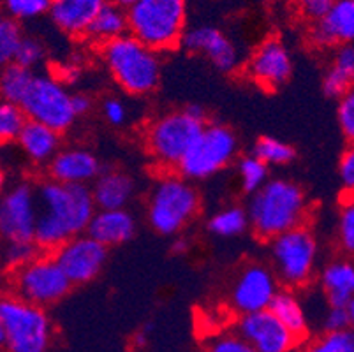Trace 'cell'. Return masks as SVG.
<instances>
[{"mask_svg": "<svg viewBox=\"0 0 354 352\" xmlns=\"http://www.w3.org/2000/svg\"><path fill=\"white\" fill-rule=\"evenodd\" d=\"M37 222L34 243L53 252L67 240L85 234L95 213L94 198L86 185H66L46 180L37 189Z\"/></svg>", "mask_w": 354, "mask_h": 352, "instance_id": "cell-1", "label": "cell"}, {"mask_svg": "<svg viewBox=\"0 0 354 352\" xmlns=\"http://www.w3.org/2000/svg\"><path fill=\"white\" fill-rule=\"evenodd\" d=\"M308 203L304 189L286 178L268 180L250 196L249 228L261 240L272 241L307 221Z\"/></svg>", "mask_w": 354, "mask_h": 352, "instance_id": "cell-2", "label": "cell"}, {"mask_svg": "<svg viewBox=\"0 0 354 352\" xmlns=\"http://www.w3.org/2000/svg\"><path fill=\"white\" fill-rule=\"evenodd\" d=\"M101 53L113 82L125 93L145 97L156 92L160 83L159 53L129 34L102 44Z\"/></svg>", "mask_w": 354, "mask_h": 352, "instance_id": "cell-3", "label": "cell"}, {"mask_svg": "<svg viewBox=\"0 0 354 352\" xmlns=\"http://www.w3.org/2000/svg\"><path fill=\"white\" fill-rule=\"evenodd\" d=\"M127 34L152 51L180 46L187 24L185 0H138L125 9Z\"/></svg>", "mask_w": 354, "mask_h": 352, "instance_id": "cell-4", "label": "cell"}, {"mask_svg": "<svg viewBox=\"0 0 354 352\" xmlns=\"http://www.w3.org/2000/svg\"><path fill=\"white\" fill-rule=\"evenodd\" d=\"M205 125L207 111L198 104L160 115L145 132L148 155L162 169L169 173L176 171L182 157Z\"/></svg>", "mask_w": 354, "mask_h": 352, "instance_id": "cell-5", "label": "cell"}, {"mask_svg": "<svg viewBox=\"0 0 354 352\" xmlns=\"http://www.w3.org/2000/svg\"><path fill=\"white\" fill-rule=\"evenodd\" d=\"M201 208V198L192 182L178 173L160 176L148 198L147 217L156 232L175 237L191 224Z\"/></svg>", "mask_w": 354, "mask_h": 352, "instance_id": "cell-6", "label": "cell"}, {"mask_svg": "<svg viewBox=\"0 0 354 352\" xmlns=\"http://www.w3.org/2000/svg\"><path fill=\"white\" fill-rule=\"evenodd\" d=\"M0 324L4 328L6 352H48L53 324L46 310L18 296L0 298Z\"/></svg>", "mask_w": 354, "mask_h": 352, "instance_id": "cell-7", "label": "cell"}, {"mask_svg": "<svg viewBox=\"0 0 354 352\" xmlns=\"http://www.w3.org/2000/svg\"><path fill=\"white\" fill-rule=\"evenodd\" d=\"M238 154V140L230 127L207 124L180 160L176 173L185 180H207L226 169Z\"/></svg>", "mask_w": 354, "mask_h": 352, "instance_id": "cell-8", "label": "cell"}, {"mask_svg": "<svg viewBox=\"0 0 354 352\" xmlns=\"http://www.w3.org/2000/svg\"><path fill=\"white\" fill-rule=\"evenodd\" d=\"M272 243V257L275 264L277 280L288 289L305 287L314 277L315 263L319 256V245L314 232L305 225L284 232Z\"/></svg>", "mask_w": 354, "mask_h": 352, "instance_id": "cell-9", "label": "cell"}, {"mask_svg": "<svg viewBox=\"0 0 354 352\" xmlns=\"http://www.w3.org/2000/svg\"><path fill=\"white\" fill-rule=\"evenodd\" d=\"M71 97L73 93L53 74H34L30 89L18 106L27 120L46 125L62 134L76 122Z\"/></svg>", "mask_w": 354, "mask_h": 352, "instance_id": "cell-10", "label": "cell"}, {"mask_svg": "<svg viewBox=\"0 0 354 352\" xmlns=\"http://www.w3.org/2000/svg\"><path fill=\"white\" fill-rule=\"evenodd\" d=\"M71 287L51 254H37L34 259L15 270L16 296L41 308L66 298Z\"/></svg>", "mask_w": 354, "mask_h": 352, "instance_id": "cell-11", "label": "cell"}, {"mask_svg": "<svg viewBox=\"0 0 354 352\" xmlns=\"http://www.w3.org/2000/svg\"><path fill=\"white\" fill-rule=\"evenodd\" d=\"M37 222V194L30 183H18L0 198V238L11 241H34Z\"/></svg>", "mask_w": 354, "mask_h": 352, "instance_id": "cell-12", "label": "cell"}, {"mask_svg": "<svg viewBox=\"0 0 354 352\" xmlns=\"http://www.w3.org/2000/svg\"><path fill=\"white\" fill-rule=\"evenodd\" d=\"M51 256L71 286H83L97 279L108 259V248L92 240L88 234H80L60 245L51 252Z\"/></svg>", "mask_w": 354, "mask_h": 352, "instance_id": "cell-13", "label": "cell"}, {"mask_svg": "<svg viewBox=\"0 0 354 352\" xmlns=\"http://www.w3.org/2000/svg\"><path fill=\"white\" fill-rule=\"evenodd\" d=\"M279 293V280L270 268L249 264L243 268L231 289V306L240 315H249L268 310Z\"/></svg>", "mask_w": 354, "mask_h": 352, "instance_id": "cell-14", "label": "cell"}, {"mask_svg": "<svg viewBox=\"0 0 354 352\" xmlns=\"http://www.w3.org/2000/svg\"><path fill=\"white\" fill-rule=\"evenodd\" d=\"M249 77L261 89L279 90L292 74V58L279 39H266L261 43L247 66Z\"/></svg>", "mask_w": 354, "mask_h": 352, "instance_id": "cell-15", "label": "cell"}, {"mask_svg": "<svg viewBox=\"0 0 354 352\" xmlns=\"http://www.w3.org/2000/svg\"><path fill=\"white\" fill-rule=\"evenodd\" d=\"M238 335L256 352H291L300 344L270 310L241 315Z\"/></svg>", "mask_w": 354, "mask_h": 352, "instance_id": "cell-16", "label": "cell"}, {"mask_svg": "<svg viewBox=\"0 0 354 352\" xmlns=\"http://www.w3.org/2000/svg\"><path fill=\"white\" fill-rule=\"evenodd\" d=\"M180 44L191 53L207 57L221 73H233L240 66V51L236 44L215 27H194L185 30Z\"/></svg>", "mask_w": 354, "mask_h": 352, "instance_id": "cell-17", "label": "cell"}, {"mask_svg": "<svg viewBox=\"0 0 354 352\" xmlns=\"http://www.w3.org/2000/svg\"><path fill=\"white\" fill-rule=\"evenodd\" d=\"M99 159L85 148H60L48 163L50 180L66 185H86L101 174Z\"/></svg>", "mask_w": 354, "mask_h": 352, "instance_id": "cell-18", "label": "cell"}, {"mask_svg": "<svg viewBox=\"0 0 354 352\" xmlns=\"http://www.w3.org/2000/svg\"><path fill=\"white\" fill-rule=\"evenodd\" d=\"M310 39L319 48H333L353 43L354 0H337L330 11L315 21Z\"/></svg>", "mask_w": 354, "mask_h": 352, "instance_id": "cell-19", "label": "cell"}, {"mask_svg": "<svg viewBox=\"0 0 354 352\" xmlns=\"http://www.w3.org/2000/svg\"><path fill=\"white\" fill-rule=\"evenodd\" d=\"M136 232V219L127 210H95L85 234L102 247H118L127 243Z\"/></svg>", "mask_w": 354, "mask_h": 352, "instance_id": "cell-20", "label": "cell"}, {"mask_svg": "<svg viewBox=\"0 0 354 352\" xmlns=\"http://www.w3.org/2000/svg\"><path fill=\"white\" fill-rule=\"evenodd\" d=\"M108 0H51L48 15L55 27L71 37H83L99 11Z\"/></svg>", "mask_w": 354, "mask_h": 352, "instance_id": "cell-21", "label": "cell"}, {"mask_svg": "<svg viewBox=\"0 0 354 352\" xmlns=\"http://www.w3.org/2000/svg\"><path fill=\"white\" fill-rule=\"evenodd\" d=\"M136 183L122 171H101L90 189L94 205L97 210H124L133 199Z\"/></svg>", "mask_w": 354, "mask_h": 352, "instance_id": "cell-22", "label": "cell"}, {"mask_svg": "<svg viewBox=\"0 0 354 352\" xmlns=\"http://www.w3.org/2000/svg\"><path fill=\"white\" fill-rule=\"evenodd\" d=\"M16 143L32 164L43 166L50 163L60 150V134L46 125L27 120Z\"/></svg>", "mask_w": 354, "mask_h": 352, "instance_id": "cell-23", "label": "cell"}, {"mask_svg": "<svg viewBox=\"0 0 354 352\" xmlns=\"http://www.w3.org/2000/svg\"><path fill=\"white\" fill-rule=\"evenodd\" d=\"M321 287L330 306H349L354 303V264L349 259L331 261L319 275Z\"/></svg>", "mask_w": 354, "mask_h": 352, "instance_id": "cell-24", "label": "cell"}, {"mask_svg": "<svg viewBox=\"0 0 354 352\" xmlns=\"http://www.w3.org/2000/svg\"><path fill=\"white\" fill-rule=\"evenodd\" d=\"M268 310L279 319V322L288 329L289 333H291L296 340L301 342L307 337L308 319L307 314H305L300 298L295 295V290L279 289L275 298L270 303Z\"/></svg>", "mask_w": 354, "mask_h": 352, "instance_id": "cell-25", "label": "cell"}, {"mask_svg": "<svg viewBox=\"0 0 354 352\" xmlns=\"http://www.w3.org/2000/svg\"><path fill=\"white\" fill-rule=\"evenodd\" d=\"M354 82V48L353 44L339 46L330 69L323 77V92L331 99H340L353 90Z\"/></svg>", "mask_w": 354, "mask_h": 352, "instance_id": "cell-26", "label": "cell"}, {"mask_svg": "<svg viewBox=\"0 0 354 352\" xmlns=\"http://www.w3.org/2000/svg\"><path fill=\"white\" fill-rule=\"evenodd\" d=\"M127 34V16H125V9L120 6L113 4V2H106L104 8L95 15L92 19V24L86 28L83 37H88L92 43L102 44L113 41V39L120 37V35Z\"/></svg>", "mask_w": 354, "mask_h": 352, "instance_id": "cell-27", "label": "cell"}, {"mask_svg": "<svg viewBox=\"0 0 354 352\" xmlns=\"http://www.w3.org/2000/svg\"><path fill=\"white\" fill-rule=\"evenodd\" d=\"M34 74V71L25 69L15 62L6 66L0 71V99L12 104H20L25 93L30 89Z\"/></svg>", "mask_w": 354, "mask_h": 352, "instance_id": "cell-28", "label": "cell"}, {"mask_svg": "<svg viewBox=\"0 0 354 352\" xmlns=\"http://www.w3.org/2000/svg\"><path fill=\"white\" fill-rule=\"evenodd\" d=\"M247 228H249L247 212L240 206H227V208L215 213L208 222V229L214 232L215 237L221 238L240 237Z\"/></svg>", "mask_w": 354, "mask_h": 352, "instance_id": "cell-29", "label": "cell"}, {"mask_svg": "<svg viewBox=\"0 0 354 352\" xmlns=\"http://www.w3.org/2000/svg\"><path fill=\"white\" fill-rule=\"evenodd\" d=\"M252 155L257 157L266 166H288L296 157V151L291 145L272 138V136H261L254 143Z\"/></svg>", "mask_w": 354, "mask_h": 352, "instance_id": "cell-30", "label": "cell"}, {"mask_svg": "<svg viewBox=\"0 0 354 352\" xmlns=\"http://www.w3.org/2000/svg\"><path fill=\"white\" fill-rule=\"evenodd\" d=\"M238 180H240L241 190L252 196L268 182V166L254 155H247L238 163Z\"/></svg>", "mask_w": 354, "mask_h": 352, "instance_id": "cell-31", "label": "cell"}, {"mask_svg": "<svg viewBox=\"0 0 354 352\" xmlns=\"http://www.w3.org/2000/svg\"><path fill=\"white\" fill-rule=\"evenodd\" d=\"M25 124L27 116L24 115L20 106L0 99V147L15 143Z\"/></svg>", "mask_w": 354, "mask_h": 352, "instance_id": "cell-32", "label": "cell"}, {"mask_svg": "<svg viewBox=\"0 0 354 352\" xmlns=\"http://www.w3.org/2000/svg\"><path fill=\"white\" fill-rule=\"evenodd\" d=\"M21 39L24 34L18 21L0 12V71L15 62L16 50L20 46Z\"/></svg>", "mask_w": 354, "mask_h": 352, "instance_id": "cell-33", "label": "cell"}, {"mask_svg": "<svg viewBox=\"0 0 354 352\" xmlns=\"http://www.w3.org/2000/svg\"><path fill=\"white\" fill-rule=\"evenodd\" d=\"M305 352H354L353 329L324 331V335L315 338Z\"/></svg>", "mask_w": 354, "mask_h": 352, "instance_id": "cell-34", "label": "cell"}, {"mask_svg": "<svg viewBox=\"0 0 354 352\" xmlns=\"http://www.w3.org/2000/svg\"><path fill=\"white\" fill-rule=\"evenodd\" d=\"M4 15L15 21H25L39 16L48 15L51 8V0H2Z\"/></svg>", "mask_w": 354, "mask_h": 352, "instance_id": "cell-35", "label": "cell"}, {"mask_svg": "<svg viewBox=\"0 0 354 352\" xmlns=\"http://www.w3.org/2000/svg\"><path fill=\"white\" fill-rule=\"evenodd\" d=\"M44 53L46 51H44V46L41 44V41L32 37H24L18 50H16L15 64L25 67V69L34 71V67H37L44 60Z\"/></svg>", "mask_w": 354, "mask_h": 352, "instance_id": "cell-36", "label": "cell"}, {"mask_svg": "<svg viewBox=\"0 0 354 352\" xmlns=\"http://www.w3.org/2000/svg\"><path fill=\"white\" fill-rule=\"evenodd\" d=\"M39 254V248L34 241H11L6 245L4 250V261L8 266L11 268H20L25 263L34 259Z\"/></svg>", "mask_w": 354, "mask_h": 352, "instance_id": "cell-37", "label": "cell"}, {"mask_svg": "<svg viewBox=\"0 0 354 352\" xmlns=\"http://www.w3.org/2000/svg\"><path fill=\"white\" fill-rule=\"evenodd\" d=\"M337 232H339V243L344 252L353 254L354 252V205L353 201H347L342 205L339 215V225H337Z\"/></svg>", "mask_w": 354, "mask_h": 352, "instance_id": "cell-38", "label": "cell"}, {"mask_svg": "<svg viewBox=\"0 0 354 352\" xmlns=\"http://www.w3.org/2000/svg\"><path fill=\"white\" fill-rule=\"evenodd\" d=\"M205 352H256L238 333H222L212 338Z\"/></svg>", "mask_w": 354, "mask_h": 352, "instance_id": "cell-39", "label": "cell"}, {"mask_svg": "<svg viewBox=\"0 0 354 352\" xmlns=\"http://www.w3.org/2000/svg\"><path fill=\"white\" fill-rule=\"evenodd\" d=\"M354 322V303L349 306H330L324 315V331H344L351 329Z\"/></svg>", "mask_w": 354, "mask_h": 352, "instance_id": "cell-40", "label": "cell"}, {"mask_svg": "<svg viewBox=\"0 0 354 352\" xmlns=\"http://www.w3.org/2000/svg\"><path fill=\"white\" fill-rule=\"evenodd\" d=\"M337 116H339V125L342 129L344 136L347 140L354 138V92H347L339 99V109H337Z\"/></svg>", "mask_w": 354, "mask_h": 352, "instance_id": "cell-41", "label": "cell"}, {"mask_svg": "<svg viewBox=\"0 0 354 352\" xmlns=\"http://www.w3.org/2000/svg\"><path fill=\"white\" fill-rule=\"evenodd\" d=\"M102 115L108 120V124L115 125V127H120L127 122V106L120 101V99H106L104 104H102Z\"/></svg>", "mask_w": 354, "mask_h": 352, "instance_id": "cell-42", "label": "cell"}, {"mask_svg": "<svg viewBox=\"0 0 354 352\" xmlns=\"http://www.w3.org/2000/svg\"><path fill=\"white\" fill-rule=\"evenodd\" d=\"M337 0H298V8L305 18L317 21L323 18Z\"/></svg>", "mask_w": 354, "mask_h": 352, "instance_id": "cell-43", "label": "cell"}, {"mask_svg": "<svg viewBox=\"0 0 354 352\" xmlns=\"http://www.w3.org/2000/svg\"><path fill=\"white\" fill-rule=\"evenodd\" d=\"M339 174H340V182H342L344 190H347V194H353L354 190V150L353 148H347V150L342 154V157H340Z\"/></svg>", "mask_w": 354, "mask_h": 352, "instance_id": "cell-44", "label": "cell"}, {"mask_svg": "<svg viewBox=\"0 0 354 352\" xmlns=\"http://www.w3.org/2000/svg\"><path fill=\"white\" fill-rule=\"evenodd\" d=\"M71 104H73V111L76 115V118L82 115H86V113L92 109V99L85 93H73L71 97Z\"/></svg>", "mask_w": 354, "mask_h": 352, "instance_id": "cell-45", "label": "cell"}, {"mask_svg": "<svg viewBox=\"0 0 354 352\" xmlns=\"http://www.w3.org/2000/svg\"><path fill=\"white\" fill-rule=\"evenodd\" d=\"M189 250V240L183 237H176V240L173 241V252L175 254H185Z\"/></svg>", "mask_w": 354, "mask_h": 352, "instance_id": "cell-46", "label": "cell"}, {"mask_svg": "<svg viewBox=\"0 0 354 352\" xmlns=\"http://www.w3.org/2000/svg\"><path fill=\"white\" fill-rule=\"evenodd\" d=\"M109 2H113V4L120 6L122 9H127V8H131L133 4H136L138 0H109Z\"/></svg>", "mask_w": 354, "mask_h": 352, "instance_id": "cell-47", "label": "cell"}, {"mask_svg": "<svg viewBox=\"0 0 354 352\" xmlns=\"http://www.w3.org/2000/svg\"><path fill=\"white\" fill-rule=\"evenodd\" d=\"M4 347V328L0 324V349Z\"/></svg>", "mask_w": 354, "mask_h": 352, "instance_id": "cell-48", "label": "cell"}, {"mask_svg": "<svg viewBox=\"0 0 354 352\" xmlns=\"http://www.w3.org/2000/svg\"><path fill=\"white\" fill-rule=\"evenodd\" d=\"M0 2H2V0H0Z\"/></svg>", "mask_w": 354, "mask_h": 352, "instance_id": "cell-49", "label": "cell"}]
</instances>
